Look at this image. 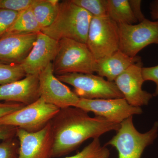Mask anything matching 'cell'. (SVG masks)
I'll use <instances>...</instances> for the list:
<instances>
[{
  "label": "cell",
  "instance_id": "9",
  "mask_svg": "<svg viewBox=\"0 0 158 158\" xmlns=\"http://www.w3.org/2000/svg\"><path fill=\"white\" fill-rule=\"evenodd\" d=\"M76 107L86 112H92L112 122L120 124L123 121L134 115L142 113L141 107L129 104L124 98L87 99L80 98Z\"/></svg>",
  "mask_w": 158,
  "mask_h": 158
},
{
  "label": "cell",
  "instance_id": "19",
  "mask_svg": "<svg viewBox=\"0 0 158 158\" xmlns=\"http://www.w3.org/2000/svg\"><path fill=\"white\" fill-rule=\"evenodd\" d=\"M107 2L108 16L118 24L134 25L138 22L129 0H107Z\"/></svg>",
  "mask_w": 158,
  "mask_h": 158
},
{
  "label": "cell",
  "instance_id": "6",
  "mask_svg": "<svg viewBox=\"0 0 158 158\" xmlns=\"http://www.w3.org/2000/svg\"><path fill=\"white\" fill-rule=\"evenodd\" d=\"M86 44L97 61L119 50L118 24L108 16L92 17Z\"/></svg>",
  "mask_w": 158,
  "mask_h": 158
},
{
  "label": "cell",
  "instance_id": "15",
  "mask_svg": "<svg viewBox=\"0 0 158 158\" xmlns=\"http://www.w3.org/2000/svg\"><path fill=\"white\" fill-rule=\"evenodd\" d=\"M38 34L11 35L0 39V63L21 64L31 52Z\"/></svg>",
  "mask_w": 158,
  "mask_h": 158
},
{
  "label": "cell",
  "instance_id": "4",
  "mask_svg": "<svg viewBox=\"0 0 158 158\" xmlns=\"http://www.w3.org/2000/svg\"><path fill=\"white\" fill-rule=\"evenodd\" d=\"M117 133L105 146L111 145L118 153V158H141L146 147L152 144L158 136V122L147 132L136 129L131 116L120 123Z\"/></svg>",
  "mask_w": 158,
  "mask_h": 158
},
{
  "label": "cell",
  "instance_id": "25",
  "mask_svg": "<svg viewBox=\"0 0 158 158\" xmlns=\"http://www.w3.org/2000/svg\"><path fill=\"white\" fill-rule=\"evenodd\" d=\"M35 0H0V9L21 12L31 7Z\"/></svg>",
  "mask_w": 158,
  "mask_h": 158
},
{
  "label": "cell",
  "instance_id": "21",
  "mask_svg": "<svg viewBox=\"0 0 158 158\" xmlns=\"http://www.w3.org/2000/svg\"><path fill=\"white\" fill-rule=\"evenodd\" d=\"M26 76L20 64L0 63V86L19 81Z\"/></svg>",
  "mask_w": 158,
  "mask_h": 158
},
{
  "label": "cell",
  "instance_id": "5",
  "mask_svg": "<svg viewBox=\"0 0 158 158\" xmlns=\"http://www.w3.org/2000/svg\"><path fill=\"white\" fill-rule=\"evenodd\" d=\"M60 109L41 98L24 107L0 118V125H8L36 132L48 124Z\"/></svg>",
  "mask_w": 158,
  "mask_h": 158
},
{
  "label": "cell",
  "instance_id": "16",
  "mask_svg": "<svg viewBox=\"0 0 158 158\" xmlns=\"http://www.w3.org/2000/svg\"><path fill=\"white\" fill-rule=\"evenodd\" d=\"M138 56L132 57L118 50L112 55L97 61L96 72L98 76L114 82L116 78L133 64L141 62Z\"/></svg>",
  "mask_w": 158,
  "mask_h": 158
},
{
  "label": "cell",
  "instance_id": "18",
  "mask_svg": "<svg viewBox=\"0 0 158 158\" xmlns=\"http://www.w3.org/2000/svg\"><path fill=\"white\" fill-rule=\"evenodd\" d=\"M41 31V28L31 7L19 12L17 18L4 37L18 34H38Z\"/></svg>",
  "mask_w": 158,
  "mask_h": 158
},
{
  "label": "cell",
  "instance_id": "1",
  "mask_svg": "<svg viewBox=\"0 0 158 158\" xmlns=\"http://www.w3.org/2000/svg\"><path fill=\"white\" fill-rule=\"evenodd\" d=\"M53 137L52 158L68 154L86 140L99 138L112 131H117L120 124L96 116L76 107L60 109L51 121Z\"/></svg>",
  "mask_w": 158,
  "mask_h": 158
},
{
  "label": "cell",
  "instance_id": "10",
  "mask_svg": "<svg viewBox=\"0 0 158 158\" xmlns=\"http://www.w3.org/2000/svg\"><path fill=\"white\" fill-rule=\"evenodd\" d=\"M39 94L47 103L60 109L76 107L80 98L55 76L51 63L38 75Z\"/></svg>",
  "mask_w": 158,
  "mask_h": 158
},
{
  "label": "cell",
  "instance_id": "8",
  "mask_svg": "<svg viewBox=\"0 0 158 158\" xmlns=\"http://www.w3.org/2000/svg\"><path fill=\"white\" fill-rule=\"evenodd\" d=\"M119 50L134 57L150 44H158V21L145 19L137 24H118Z\"/></svg>",
  "mask_w": 158,
  "mask_h": 158
},
{
  "label": "cell",
  "instance_id": "17",
  "mask_svg": "<svg viewBox=\"0 0 158 158\" xmlns=\"http://www.w3.org/2000/svg\"><path fill=\"white\" fill-rule=\"evenodd\" d=\"M59 3L58 0L34 1L31 8L41 31L53 23L59 11Z\"/></svg>",
  "mask_w": 158,
  "mask_h": 158
},
{
  "label": "cell",
  "instance_id": "12",
  "mask_svg": "<svg viewBox=\"0 0 158 158\" xmlns=\"http://www.w3.org/2000/svg\"><path fill=\"white\" fill-rule=\"evenodd\" d=\"M142 69L141 61L133 64L114 81L128 103L138 107L148 105L153 97L152 94L142 89L144 81Z\"/></svg>",
  "mask_w": 158,
  "mask_h": 158
},
{
  "label": "cell",
  "instance_id": "30",
  "mask_svg": "<svg viewBox=\"0 0 158 158\" xmlns=\"http://www.w3.org/2000/svg\"><path fill=\"white\" fill-rule=\"evenodd\" d=\"M150 14L153 19L158 21V0H156L151 3Z\"/></svg>",
  "mask_w": 158,
  "mask_h": 158
},
{
  "label": "cell",
  "instance_id": "20",
  "mask_svg": "<svg viewBox=\"0 0 158 158\" xmlns=\"http://www.w3.org/2000/svg\"><path fill=\"white\" fill-rule=\"evenodd\" d=\"M110 155V150L102 146L99 138H96L76 154L64 158H109Z\"/></svg>",
  "mask_w": 158,
  "mask_h": 158
},
{
  "label": "cell",
  "instance_id": "22",
  "mask_svg": "<svg viewBox=\"0 0 158 158\" xmlns=\"http://www.w3.org/2000/svg\"><path fill=\"white\" fill-rule=\"evenodd\" d=\"M88 11L93 17L108 16L107 0H72Z\"/></svg>",
  "mask_w": 158,
  "mask_h": 158
},
{
  "label": "cell",
  "instance_id": "14",
  "mask_svg": "<svg viewBox=\"0 0 158 158\" xmlns=\"http://www.w3.org/2000/svg\"><path fill=\"white\" fill-rule=\"evenodd\" d=\"M39 98L37 75H27L19 81L0 86V101L27 106Z\"/></svg>",
  "mask_w": 158,
  "mask_h": 158
},
{
  "label": "cell",
  "instance_id": "26",
  "mask_svg": "<svg viewBox=\"0 0 158 158\" xmlns=\"http://www.w3.org/2000/svg\"><path fill=\"white\" fill-rule=\"evenodd\" d=\"M142 74L144 81H152L156 85L155 91L153 96H158V65L149 67H142Z\"/></svg>",
  "mask_w": 158,
  "mask_h": 158
},
{
  "label": "cell",
  "instance_id": "7",
  "mask_svg": "<svg viewBox=\"0 0 158 158\" xmlns=\"http://www.w3.org/2000/svg\"><path fill=\"white\" fill-rule=\"evenodd\" d=\"M63 83L71 85L74 93L87 99L124 98L114 82L93 74L72 73L56 76Z\"/></svg>",
  "mask_w": 158,
  "mask_h": 158
},
{
  "label": "cell",
  "instance_id": "11",
  "mask_svg": "<svg viewBox=\"0 0 158 158\" xmlns=\"http://www.w3.org/2000/svg\"><path fill=\"white\" fill-rule=\"evenodd\" d=\"M16 137L19 141L18 158H52L53 137L51 122L36 132H29L17 128Z\"/></svg>",
  "mask_w": 158,
  "mask_h": 158
},
{
  "label": "cell",
  "instance_id": "27",
  "mask_svg": "<svg viewBox=\"0 0 158 158\" xmlns=\"http://www.w3.org/2000/svg\"><path fill=\"white\" fill-rule=\"evenodd\" d=\"M25 105L19 103L5 102L0 103V118L21 109Z\"/></svg>",
  "mask_w": 158,
  "mask_h": 158
},
{
  "label": "cell",
  "instance_id": "28",
  "mask_svg": "<svg viewBox=\"0 0 158 158\" xmlns=\"http://www.w3.org/2000/svg\"><path fill=\"white\" fill-rule=\"evenodd\" d=\"M130 6L133 14L138 22L140 23L145 19L141 9V0H129Z\"/></svg>",
  "mask_w": 158,
  "mask_h": 158
},
{
  "label": "cell",
  "instance_id": "13",
  "mask_svg": "<svg viewBox=\"0 0 158 158\" xmlns=\"http://www.w3.org/2000/svg\"><path fill=\"white\" fill-rule=\"evenodd\" d=\"M59 41L40 32L34 46L20 64L27 75H38L52 63L59 49Z\"/></svg>",
  "mask_w": 158,
  "mask_h": 158
},
{
  "label": "cell",
  "instance_id": "24",
  "mask_svg": "<svg viewBox=\"0 0 158 158\" xmlns=\"http://www.w3.org/2000/svg\"><path fill=\"white\" fill-rule=\"evenodd\" d=\"M19 13L0 9V39L5 36L17 18Z\"/></svg>",
  "mask_w": 158,
  "mask_h": 158
},
{
  "label": "cell",
  "instance_id": "23",
  "mask_svg": "<svg viewBox=\"0 0 158 158\" xmlns=\"http://www.w3.org/2000/svg\"><path fill=\"white\" fill-rule=\"evenodd\" d=\"M19 141L16 137L0 143V158H18Z\"/></svg>",
  "mask_w": 158,
  "mask_h": 158
},
{
  "label": "cell",
  "instance_id": "29",
  "mask_svg": "<svg viewBox=\"0 0 158 158\" xmlns=\"http://www.w3.org/2000/svg\"><path fill=\"white\" fill-rule=\"evenodd\" d=\"M17 127L8 125H0V140L5 141L16 137Z\"/></svg>",
  "mask_w": 158,
  "mask_h": 158
},
{
  "label": "cell",
  "instance_id": "2",
  "mask_svg": "<svg viewBox=\"0 0 158 158\" xmlns=\"http://www.w3.org/2000/svg\"><path fill=\"white\" fill-rule=\"evenodd\" d=\"M93 16L72 1L60 2L56 19L41 32L59 41L67 38L86 44L89 27Z\"/></svg>",
  "mask_w": 158,
  "mask_h": 158
},
{
  "label": "cell",
  "instance_id": "3",
  "mask_svg": "<svg viewBox=\"0 0 158 158\" xmlns=\"http://www.w3.org/2000/svg\"><path fill=\"white\" fill-rule=\"evenodd\" d=\"M59 42V49L52 63L55 74L96 72L97 60L86 44L67 38L60 40Z\"/></svg>",
  "mask_w": 158,
  "mask_h": 158
}]
</instances>
